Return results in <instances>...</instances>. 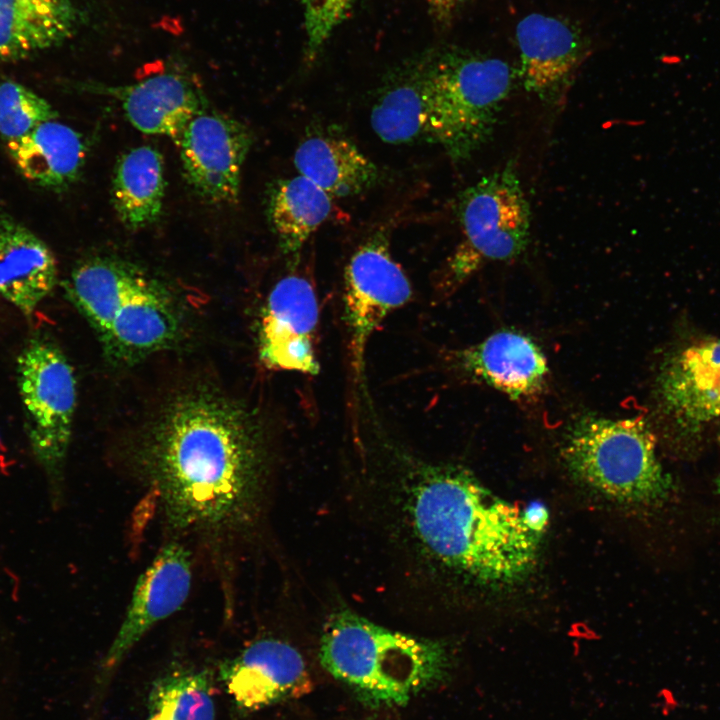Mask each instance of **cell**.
Listing matches in <instances>:
<instances>
[{"label": "cell", "mask_w": 720, "mask_h": 720, "mask_svg": "<svg viewBox=\"0 0 720 720\" xmlns=\"http://www.w3.org/2000/svg\"><path fill=\"white\" fill-rule=\"evenodd\" d=\"M371 127L386 143L426 142L440 145L450 156L452 135L434 93L418 65L406 71L378 98Z\"/></svg>", "instance_id": "obj_17"}, {"label": "cell", "mask_w": 720, "mask_h": 720, "mask_svg": "<svg viewBox=\"0 0 720 720\" xmlns=\"http://www.w3.org/2000/svg\"><path fill=\"white\" fill-rule=\"evenodd\" d=\"M461 241L439 278L448 292L486 261H508L521 255L530 235V207L513 163L482 177L458 200Z\"/></svg>", "instance_id": "obj_7"}, {"label": "cell", "mask_w": 720, "mask_h": 720, "mask_svg": "<svg viewBox=\"0 0 720 720\" xmlns=\"http://www.w3.org/2000/svg\"><path fill=\"white\" fill-rule=\"evenodd\" d=\"M302 10L304 62L313 64L356 0H296Z\"/></svg>", "instance_id": "obj_27"}, {"label": "cell", "mask_w": 720, "mask_h": 720, "mask_svg": "<svg viewBox=\"0 0 720 720\" xmlns=\"http://www.w3.org/2000/svg\"><path fill=\"white\" fill-rule=\"evenodd\" d=\"M319 319L312 284L289 275L270 291L259 324L262 361L270 368L315 375L319 372L314 339Z\"/></svg>", "instance_id": "obj_13"}, {"label": "cell", "mask_w": 720, "mask_h": 720, "mask_svg": "<svg viewBox=\"0 0 720 720\" xmlns=\"http://www.w3.org/2000/svg\"><path fill=\"white\" fill-rule=\"evenodd\" d=\"M193 552L186 544L168 541L139 576L120 628L104 657L106 671L157 623L185 604L192 587Z\"/></svg>", "instance_id": "obj_12"}, {"label": "cell", "mask_w": 720, "mask_h": 720, "mask_svg": "<svg viewBox=\"0 0 720 720\" xmlns=\"http://www.w3.org/2000/svg\"><path fill=\"white\" fill-rule=\"evenodd\" d=\"M164 163L161 153L149 145L134 147L116 162L111 199L122 224L139 230L160 216L165 196Z\"/></svg>", "instance_id": "obj_22"}, {"label": "cell", "mask_w": 720, "mask_h": 720, "mask_svg": "<svg viewBox=\"0 0 720 720\" xmlns=\"http://www.w3.org/2000/svg\"><path fill=\"white\" fill-rule=\"evenodd\" d=\"M209 672L177 670L158 679L150 692L147 720H214Z\"/></svg>", "instance_id": "obj_25"}, {"label": "cell", "mask_w": 720, "mask_h": 720, "mask_svg": "<svg viewBox=\"0 0 720 720\" xmlns=\"http://www.w3.org/2000/svg\"><path fill=\"white\" fill-rule=\"evenodd\" d=\"M571 472L617 502L661 508L672 501L676 485L656 454V438L641 417L587 416L571 428L563 448Z\"/></svg>", "instance_id": "obj_5"}, {"label": "cell", "mask_w": 720, "mask_h": 720, "mask_svg": "<svg viewBox=\"0 0 720 720\" xmlns=\"http://www.w3.org/2000/svg\"><path fill=\"white\" fill-rule=\"evenodd\" d=\"M320 662L368 704H406L448 673L449 655L438 641L380 626L354 612L333 614L324 627Z\"/></svg>", "instance_id": "obj_3"}, {"label": "cell", "mask_w": 720, "mask_h": 720, "mask_svg": "<svg viewBox=\"0 0 720 720\" xmlns=\"http://www.w3.org/2000/svg\"><path fill=\"white\" fill-rule=\"evenodd\" d=\"M515 38L524 88L544 101L559 99L585 56L580 30L565 19L531 13L518 22Z\"/></svg>", "instance_id": "obj_15"}, {"label": "cell", "mask_w": 720, "mask_h": 720, "mask_svg": "<svg viewBox=\"0 0 720 720\" xmlns=\"http://www.w3.org/2000/svg\"><path fill=\"white\" fill-rule=\"evenodd\" d=\"M344 280L352 366L356 376H361L371 335L392 311L409 301L412 288L382 235L370 238L354 252L345 268Z\"/></svg>", "instance_id": "obj_11"}, {"label": "cell", "mask_w": 720, "mask_h": 720, "mask_svg": "<svg viewBox=\"0 0 720 720\" xmlns=\"http://www.w3.org/2000/svg\"><path fill=\"white\" fill-rule=\"evenodd\" d=\"M522 515L527 527L537 535L544 529L548 519L547 510L540 503L531 504L522 510Z\"/></svg>", "instance_id": "obj_29"}, {"label": "cell", "mask_w": 720, "mask_h": 720, "mask_svg": "<svg viewBox=\"0 0 720 720\" xmlns=\"http://www.w3.org/2000/svg\"><path fill=\"white\" fill-rule=\"evenodd\" d=\"M176 142L184 178L199 197L211 204L238 201L242 169L252 145L243 123L203 108Z\"/></svg>", "instance_id": "obj_10"}, {"label": "cell", "mask_w": 720, "mask_h": 720, "mask_svg": "<svg viewBox=\"0 0 720 720\" xmlns=\"http://www.w3.org/2000/svg\"><path fill=\"white\" fill-rule=\"evenodd\" d=\"M332 197L308 178L298 175L272 189L268 214L285 253H297L330 216Z\"/></svg>", "instance_id": "obj_24"}, {"label": "cell", "mask_w": 720, "mask_h": 720, "mask_svg": "<svg viewBox=\"0 0 720 720\" xmlns=\"http://www.w3.org/2000/svg\"><path fill=\"white\" fill-rule=\"evenodd\" d=\"M248 412L210 391L171 402L132 454V472L169 541L228 562L257 515L265 470Z\"/></svg>", "instance_id": "obj_1"}, {"label": "cell", "mask_w": 720, "mask_h": 720, "mask_svg": "<svg viewBox=\"0 0 720 720\" xmlns=\"http://www.w3.org/2000/svg\"><path fill=\"white\" fill-rule=\"evenodd\" d=\"M55 257L37 235L0 216V296L32 314L57 282Z\"/></svg>", "instance_id": "obj_20"}, {"label": "cell", "mask_w": 720, "mask_h": 720, "mask_svg": "<svg viewBox=\"0 0 720 720\" xmlns=\"http://www.w3.org/2000/svg\"><path fill=\"white\" fill-rule=\"evenodd\" d=\"M87 87L115 98L137 130L175 141L190 120L205 108L204 97L194 81L177 71L160 72L127 85Z\"/></svg>", "instance_id": "obj_16"}, {"label": "cell", "mask_w": 720, "mask_h": 720, "mask_svg": "<svg viewBox=\"0 0 720 720\" xmlns=\"http://www.w3.org/2000/svg\"><path fill=\"white\" fill-rule=\"evenodd\" d=\"M656 391L679 450L694 449L706 426L720 418V339L671 354L659 370Z\"/></svg>", "instance_id": "obj_9"}, {"label": "cell", "mask_w": 720, "mask_h": 720, "mask_svg": "<svg viewBox=\"0 0 720 720\" xmlns=\"http://www.w3.org/2000/svg\"><path fill=\"white\" fill-rule=\"evenodd\" d=\"M79 0H0V62H16L62 45L80 29Z\"/></svg>", "instance_id": "obj_19"}, {"label": "cell", "mask_w": 720, "mask_h": 720, "mask_svg": "<svg viewBox=\"0 0 720 720\" xmlns=\"http://www.w3.org/2000/svg\"><path fill=\"white\" fill-rule=\"evenodd\" d=\"M459 365L473 377L513 400L535 397L548 376L547 360L529 337L502 330L457 353Z\"/></svg>", "instance_id": "obj_18"}, {"label": "cell", "mask_w": 720, "mask_h": 720, "mask_svg": "<svg viewBox=\"0 0 720 720\" xmlns=\"http://www.w3.org/2000/svg\"><path fill=\"white\" fill-rule=\"evenodd\" d=\"M65 288L112 362L135 363L168 347L178 335L180 319L171 295L132 264L86 260L72 271Z\"/></svg>", "instance_id": "obj_4"}, {"label": "cell", "mask_w": 720, "mask_h": 720, "mask_svg": "<svg viewBox=\"0 0 720 720\" xmlns=\"http://www.w3.org/2000/svg\"><path fill=\"white\" fill-rule=\"evenodd\" d=\"M57 118L52 105L29 88L11 80L0 83V135L5 142Z\"/></svg>", "instance_id": "obj_26"}, {"label": "cell", "mask_w": 720, "mask_h": 720, "mask_svg": "<svg viewBox=\"0 0 720 720\" xmlns=\"http://www.w3.org/2000/svg\"><path fill=\"white\" fill-rule=\"evenodd\" d=\"M219 673L234 702L250 711L303 696L312 688L301 653L276 638L249 644L226 660Z\"/></svg>", "instance_id": "obj_14"}, {"label": "cell", "mask_w": 720, "mask_h": 720, "mask_svg": "<svg viewBox=\"0 0 720 720\" xmlns=\"http://www.w3.org/2000/svg\"><path fill=\"white\" fill-rule=\"evenodd\" d=\"M5 143L19 173L30 182L51 189L73 183L87 153L81 134L57 119L43 122L24 136Z\"/></svg>", "instance_id": "obj_21"}, {"label": "cell", "mask_w": 720, "mask_h": 720, "mask_svg": "<svg viewBox=\"0 0 720 720\" xmlns=\"http://www.w3.org/2000/svg\"><path fill=\"white\" fill-rule=\"evenodd\" d=\"M425 2L434 23L446 28L471 0H425Z\"/></svg>", "instance_id": "obj_28"}, {"label": "cell", "mask_w": 720, "mask_h": 720, "mask_svg": "<svg viewBox=\"0 0 720 720\" xmlns=\"http://www.w3.org/2000/svg\"><path fill=\"white\" fill-rule=\"evenodd\" d=\"M417 65L450 128L451 158H470L493 136L517 69L501 58L456 47L432 52Z\"/></svg>", "instance_id": "obj_6"}, {"label": "cell", "mask_w": 720, "mask_h": 720, "mask_svg": "<svg viewBox=\"0 0 720 720\" xmlns=\"http://www.w3.org/2000/svg\"><path fill=\"white\" fill-rule=\"evenodd\" d=\"M17 384L32 451L49 472L61 467L69 447L76 407L73 369L62 351L32 339L17 358Z\"/></svg>", "instance_id": "obj_8"}, {"label": "cell", "mask_w": 720, "mask_h": 720, "mask_svg": "<svg viewBox=\"0 0 720 720\" xmlns=\"http://www.w3.org/2000/svg\"><path fill=\"white\" fill-rule=\"evenodd\" d=\"M294 165L331 197L359 194L378 179L376 165L350 141L333 136H312L302 141Z\"/></svg>", "instance_id": "obj_23"}, {"label": "cell", "mask_w": 720, "mask_h": 720, "mask_svg": "<svg viewBox=\"0 0 720 720\" xmlns=\"http://www.w3.org/2000/svg\"><path fill=\"white\" fill-rule=\"evenodd\" d=\"M407 512L422 550L441 566L487 584H509L535 565L538 536L522 510L471 473L422 468L408 491Z\"/></svg>", "instance_id": "obj_2"}, {"label": "cell", "mask_w": 720, "mask_h": 720, "mask_svg": "<svg viewBox=\"0 0 720 720\" xmlns=\"http://www.w3.org/2000/svg\"><path fill=\"white\" fill-rule=\"evenodd\" d=\"M717 493L720 495V472L715 481Z\"/></svg>", "instance_id": "obj_30"}]
</instances>
